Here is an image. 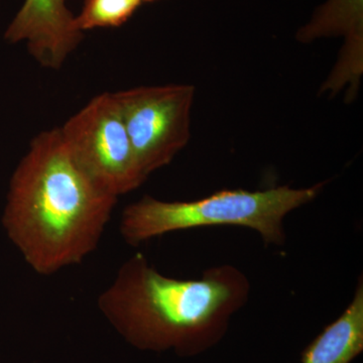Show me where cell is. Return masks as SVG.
Masks as SVG:
<instances>
[{
  "mask_svg": "<svg viewBox=\"0 0 363 363\" xmlns=\"http://www.w3.org/2000/svg\"><path fill=\"white\" fill-rule=\"evenodd\" d=\"M117 201L52 128L33 138L14 172L2 220L33 271L52 276L96 250Z\"/></svg>",
  "mask_w": 363,
  "mask_h": 363,
  "instance_id": "1",
  "label": "cell"
},
{
  "mask_svg": "<svg viewBox=\"0 0 363 363\" xmlns=\"http://www.w3.org/2000/svg\"><path fill=\"white\" fill-rule=\"evenodd\" d=\"M250 295L247 274L231 264L209 267L199 279H176L135 253L119 267L97 306L136 350L189 358L223 340Z\"/></svg>",
  "mask_w": 363,
  "mask_h": 363,
  "instance_id": "2",
  "label": "cell"
},
{
  "mask_svg": "<svg viewBox=\"0 0 363 363\" xmlns=\"http://www.w3.org/2000/svg\"><path fill=\"white\" fill-rule=\"evenodd\" d=\"M83 38L65 0H26L6 33L9 42L26 40L33 59L54 70L64 65Z\"/></svg>",
  "mask_w": 363,
  "mask_h": 363,
  "instance_id": "6",
  "label": "cell"
},
{
  "mask_svg": "<svg viewBox=\"0 0 363 363\" xmlns=\"http://www.w3.org/2000/svg\"><path fill=\"white\" fill-rule=\"evenodd\" d=\"M145 0H84L76 16L81 32L97 28H117L130 20Z\"/></svg>",
  "mask_w": 363,
  "mask_h": 363,
  "instance_id": "8",
  "label": "cell"
},
{
  "mask_svg": "<svg viewBox=\"0 0 363 363\" xmlns=\"http://www.w3.org/2000/svg\"><path fill=\"white\" fill-rule=\"evenodd\" d=\"M325 184L300 189L279 186L259 191L222 190L193 201H162L145 196L123 210L119 231L128 245L138 247L177 231L236 226L252 229L266 245L279 247L286 242V217L314 201Z\"/></svg>",
  "mask_w": 363,
  "mask_h": 363,
  "instance_id": "3",
  "label": "cell"
},
{
  "mask_svg": "<svg viewBox=\"0 0 363 363\" xmlns=\"http://www.w3.org/2000/svg\"><path fill=\"white\" fill-rule=\"evenodd\" d=\"M195 87L147 86L114 93L143 175L168 166L190 140Z\"/></svg>",
  "mask_w": 363,
  "mask_h": 363,
  "instance_id": "5",
  "label": "cell"
},
{
  "mask_svg": "<svg viewBox=\"0 0 363 363\" xmlns=\"http://www.w3.org/2000/svg\"><path fill=\"white\" fill-rule=\"evenodd\" d=\"M363 351V279L352 300L333 322L308 344L301 363H351Z\"/></svg>",
  "mask_w": 363,
  "mask_h": 363,
  "instance_id": "7",
  "label": "cell"
},
{
  "mask_svg": "<svg viewBox=\"0 0 363 363\" xmlns=\"http://www.w3.org/2000/svg\"><path fill=\"white\" fill-rule=\"evenodd\" d=\"M145 1H157V0H145Z\"/></svg>",
  "mask_w": 363,
  "mask_h": 363,
  "instance_id": "9",
  "label": "cell"
},
{
  "mask_svg": "<svg viewBox=\"0 0 363 363\" xmlns=\"http://www.w3.org/2000/svg\"><path fill=\"white\" fill-rule=\"evenodd\" d=\"M60 130L79 164L116 197L135 190L147 180L114 93L92 98Z\"/></svg>",
  "mask_w": 363,
  "mask_h": 363,
  "instance_id": "4",
  "label": "cell"
}]
</instances>
